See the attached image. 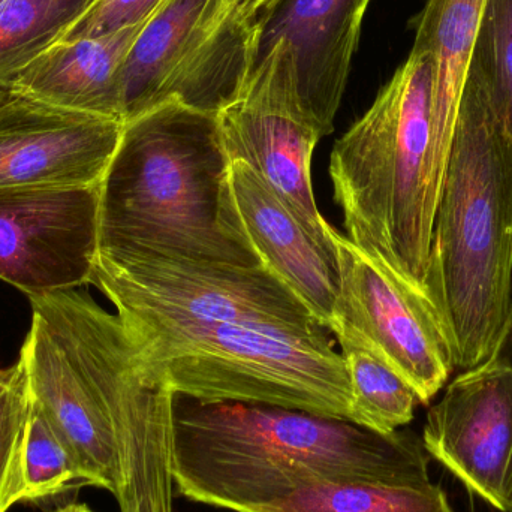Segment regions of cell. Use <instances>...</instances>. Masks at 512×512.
I'll return each instance as SVG.
<instances>
[{
	"instance_id": "obj_1",
	"label": "cell",
	"mask_w": 512,
	"mask_h": 512,
	"mask_svg": "<svg viewBox=\"0 0 512 512\" xmlns=\"http://www.w3.org/2000/svg\"><path fill=\"white\" fill-rule=\"evenodd\" d=\"M230 164L216 114L180 99L125 122L99 185L98 258L264 265L225 225Z\"/></svg>"
},
{
	"instance_id": "obj_2",
	"label": "cell",
	"mask_w": 512,
	"mask_h": 512,
	"mask_svg": "<svg viewBox=\"0 0 512 512\" xmlns=\"http://www.w3.org/2000/svg\"><path fill=\"white\" fill-rule=\"evenodd\" d=\"M426 289L456 372L489 360L512 306V138L472 68L436 207Z\"/></svg>"
},
{
	"instance_id": "obj_3",
	"label": "cell",
	"mask_w": 512,
	"mask_h": 512,
	"mask_svg": "<svg viewBox=\"0 0 512 512\" xmlns=\"http://www.w3.org/2000/svg\"><path fill=\"white\" fill-rule=\"evenodd\" d=\"M432 107V59L412 50L330 156L348 240L427 298L436 215Z\"/></svg>"
},
{
	"instance_id": "obj_4",
	"label": "cell",
	"mask_w": 512,
	"mask_h": 512,
	"mask_svg": "<svg viewBox=\"0 0 512 512\" xmlns=\"http://www.w3.org/2000/svg\"><path fill=\"white\" fill-rule=\"evenodd\" d=\"M147 375L174 396L276 406L352 423L342 354L315 333L117 312Z\"/></svg>"
},
{
	"instance_id": "obj_5",
	"label": "cell",
	"mask_w": 512,
	"mask_h": 512,
	"mask_svg": "<svg viewBox=\"0 0 512 512\" xmlns=\"http://www.w3.org/2000/svg\"><path fill=\"white\" fill-rule=\"evenodd\" d=\"M411 430L388 435L349 421L248 403L174 396L173 465L307 469L342 480L430 483Z\"/></svg>"
},
{
	"instance_id": "obj_6",
	"label": "cell",
	"mask_w": 512,
	"mask_h": 512,
	"mask_svg": "<svg viewBox=\"0 0 512 512\" xmlns=\"http://www.w3.org/2000/svg\"><path fill=\"white\" fill-rule=\"evenodd\" d=\"M29 300L32 322L18 361L32 405L68 448L84 486L108 490L119 502L117 370L104 316L77 289Z\"/></svg>"
},
{
	"instance_id": "obj_7",
	"label": "cell",
	"mask_w": 512,
	"mask_h": 512,
	"mask_svg": "<svg viewBox=\"0 0 512 512\" xmlns=\"http://www.w3.org/2000/svg\"><path fill=\"white\" fill-rule=\"evenodd\" d=\"M261 30L225 0H164L123 63V122L170 98L218 113L254 71Z\"/></svg>"
},
{
	"instance_id": "obj_8",
	"label": "cell",
	"mask_w": 512,
	"mask_h": 512,
	"mask_svg": "<svg viewBox=\"0 0 512 512\" xmlns=\"http://www.w3.org/2000/svg\"><path fill=\"white\" fill-rule=\"evenodd\" d=\"M95 285L117 312L236 322L315 333L309 307L265 265L240 267L158 255L96 258Z\"/></svg>"
},
{
	"instance_id": "obj_9",
	"label": "cell",
	"mask_w": 512,
	"mask_h": 512,
	"mask_svg": "<svg viewBox=\"0 0 512 512\" xmlns=\"http://www.w3.org/2000/svg\"><path fill=\"white\" fill-rule=\"evenodd\" d=\"M216 119L230 162L254 168L312 237L334 249L333 227L322 218L312 186L313 152L322 135L301 101L288 41L279 39L259 57Z\"/></svg>"
},
{
	"instance_id": "obj_10",
	"label": "cell",
	"mask_w": 512,
	"mask_h": 512,
	"mask_svg": "<svg viewBox=\"0 0 512 512\" xmlns=\"http://www.w3.org/2000/svg\"><path fill=\"white\" fill-rule=\"evenodd\" d=\"M340 285L328 330L375 352L429 405L456 372L435 306L390 267L331 230Z\"/></svg>"
},
{
	"instance_id": "obj_11",
	"label": "cell",
	"mask_w": 512,
	"mask_h": 512,
	"mask_svg": "<svg viewBox=\"0 0 512 512\" xmlns=\"http://www.w3.org/2000/svg\"><path fill=\"white\" fill-rule=\"evenodd\" d=\"M99 186L0 189V280L27 297L92 283Z\"/></svg>"
},
{
	"instance_id": "obj_12",
	"label": "cell",
	"mask_w": 512,
	"mask_h": 512,
	"mask_svg": "<svg viewBox=\"0 0 512 512\" xmlns=\"http://www.w3.org/2000/svg\"><path fill=\"white\" fill-rule=\"evenodd\" d=\"M198 504L234 512H454L430 483L342 480L295 469L221 468L176 483Z\"/></svg>"
},
{
	"instance_id": "obj_13",
	"label": "cell",
	"mask_w": 512,
	"mask_h": 512,
	"mask_svg": "<svg viewBox=\"0 0 512 512\" xmlns=\"http://www.w3.org/2000/svg\"><path fill=\"white\" fill-rule=\"evenodd\" d=\"M424 448L463 486L508 512L512 463V372L489 360L460 372L427 412Z\"/></svg>"
},
{
	"instance_id": "obj_14",
	"label": "cell",
	"mask_w": 512,
	"mask_h": 512,
	"mask_svg": "<svg viewBox=\"0 0 512 512\" xmlns=\"http://www.w3.org/2000/svg\"><path fill=\"white\" fill-rule=\"evenodd\" d=\"M123 125L5 96L0 99V189L101 185Z\"/></svg>"
},
{
	"instance_id": "obj_15",
	"label": "cell",
	"mask_w": 512,
	"mask_h": 512,
	"mask_svg": "<svg viewBox=\"0 0 512 512\" xmlns=\"http://www.w3.org/2000/svg\"><path fill=\"white\" fill-rule=\"evenodd\" d=\"M224 216L231 234L248 245L328 330L340 285L336 248L312 237L277 192L243 161L230 164Z\"/></svg>"
},
{
	"instance_id": "obj_16",
	"label": "cell",
	"mask_w": 512,
	"mask_h": 512,
	"mask_svg": "<svg viewBox=\"0 0 512 512\" xmlns=\"http://www.w3.org/2000/svg\"><path fill=\"white\" fill-rule=\"evenodd\" d=\"M372 0H280L261 21L258 59L279 39L294 56L298 92L322 137L334 131Z\"/></svg>"
},
{
	"instance_id": "obj_17",
	"label": "cell",
	"mask_w": 512,
	"mask_h": 512,
	"mask_svg": "<svg viewBox=\"0 0 512 512\" xmlns=\"http://www.w3.org/2000/svg\"><path fill=\"white\" fill-rule=\"evenodd\" d=\"M143 26L53 45L15 78L8 95L123 122L120 74Z\"/></svg>"
},
{
	"instance_id": "obj_18",
	"label": "cell",
	"mask_w": 512,
	"mask_h": 512,
	"mask_svg": "<svg viewBox=\"0 0 512 512\" xmlns=\"http://www.w3.org/2000/svg\"><path fill=\"white\" fill-rule=\"evenodd\" d=\"M487 0H427L412 21V50L429 54L433 63L432 194L438 207L468 77L475 41Z\"/></svg>"
},
{
	"instance_id": "obj_19",
	"label": "cell",
	"mask_w": 512,
	"mask_h": 512,
	"mask_svg": "<svg viewBox=\"0 0 512 512\" xmlns=\"http://www.w3.org/2000/svg\"><path fill=\"white\" fill-rule=\"evenodd\" d=\"M95 0H0V99L15 78L59 44Z\"/></svg>"
},
{
	"instance_id": "obj_20",
	"label": "cell",
	"mask_w": 512,
	"mask_h": 512,
	"mask_svg": "<svg viewBox=\"0 0 512 512\" xmlns=\"http://www.w3.org/2000/svg\"><path fill=\"white\" fill-rule=\"evenodd\" d=\"M352 394V423L382 435L414 420L420 403L411 385L363 343L336 336Z\"/></svg>"
},
{
	"instance_id": "obj_21",
	"label": "cell",
	"mask_w": 512,
	"mask_h": 512,
	"mask_svg": "<svg viewBox=\"0 0 512 512\" xmlns=\"http://www.w3.org/2000/svg\"><path fill=\"white\" fill-rule=\"evenodd\" d=\"M469 68L512 138V0H487Z\"/></svg>"
},
{
	"instance_id": "obj_22",
	"label": "cell",
	"mask_w": 512,
	"mask_h": 512,
	"mask_svg": "<svg viewBox=\"0 0 512 512\" xmlns=\"http://www.w3.org/2000/svg\"><path fill=\"white\" fill-rule=\"evenodd\" d=\"M83 484L77 465L41 412L32 405L23 450V501L57 495Z\"/></svg>"
},
{
	"instance_id": "obj_23",
	"label": "cell",
	"mask_w": 512,
	"mask_h": 512,
	"mask_svg": "<svg viewBox=\"0 0 512 512\" xmlns=\"http://www.w3.org/2000/svg\"><path fill=\"white\" fill-rule=\"evenodd\" d=\"M30 411L26 373L17 361L0 394V512L23 501V450Z\"/></svg>"
},
{
	"instance_id": "obj_24",
	"label": "cell",
	"mask_w": 512,
	"mask_h": 512,
	"mask_svg": "<svg viewBox=\"0 0 512 512\" xmlns=\"http://www.w3.org/2000/svg\"><path fill=\"white\" fill-rule=\"evenodd\" d=\"M164 0H95L60 42L98 38L146 23Z\"/></svg>"
},
{
	"instance_id": "obj_25",
	"label": "cell",
	"mask_w": 512,
	"mask_h": 512,
	"mask_svg": "<svg viewBox=\"0 0 512 512\" xmlns=\"http://www.w3.org/2000/svg\"><path fill=\"white\" fill-rule=\"evenodd\" d=\"M490 358L501 361L512 372V306L510 313H508L507 321H505L504 327H502L501 336H499L498 343H496ZM507 504L508 512H512V463L507 481Z\"/></svg>"
},
{
	"instance_id": "obj_26",
	"label": "cell",
	"mask_w": 512,
	"mask_h": 512,
	"mask_svg": "<svg viewBox=\"0 0 512 512\" xmlns=\"http://www.w3.org/2000/svg\"><path fill=\"white\" fill-rule=\"evenodd\" d=\"M262 0H225L230 8L239 12L243 17L256 23V12H258L259 5ZM259 24V23H258Z\"/></svg>"
},
{
	"instance_id": "obj_27",
	"label": "cell",
	"mask_w": 512,
	"mask_h": 512,
	"mask_svg": "<svg viewBox=\"0 0 512 512\" xmlns=\"http://www.w3.org/2000/svg\"><path fill=\"white\" fill-rule=\"evenodd\" d=\"M279 2L280 0H262L261 5H259L258 14H256V17H267V15L273 11L274 6H276Z\"/></svg>"
},
{
	"instance_id": "obj_28",
	"label": "cell",
	"mask_w": 512,
	"mask_h": 512,
	"mask_svg": "<svg viewBox=\"0 0 512 512\" xmlns=\"http://www.w3.org/2000/svg\"><path fill=\"white\" fill-rule=\"evenodd\" d=\"M53 512H95L84 504H68L65 507L57 508Z\"/></svg>"
},
{
	"instance_id": "obj_29",
	"label": "cell",
	"mask_w": 512,
	"mask_h": 512,
	"mask_svg": "<svg viewBox=\"0 0 512 512\" xmlns=\"http://www.w3.org/2000/svg\"><path fill=\"white\" fill-rule=\"evenodd\" d=\"M12 376V367L11 369L0 370V394L5 390L6 385H8L9 379Z\"/></svg>"
}]
</instances>
